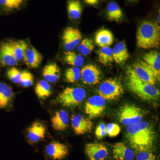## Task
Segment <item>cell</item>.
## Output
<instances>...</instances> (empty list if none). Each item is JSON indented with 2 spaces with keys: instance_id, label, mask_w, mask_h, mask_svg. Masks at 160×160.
<instances>
[{
  "instance_id": "cell-13",
  "label": "cell",
  "mask_w": 160,
  "mask_h": 160,
  "mask_svg": "<svg viewBox=\"0 0 160 160\" xmlns=\"http://www.w3.org/2000/svg\"><path fill=\"white\" fill-rule=\"evenodd\" d=\"M85 152L90 160H105L108 155L106 146L101 143H88L85 146Z\"/></svg>"
},
{
  "instance_id": "cell-16",
  "label": "cell",
  "mask_w": 160,
  "mask_h": 160,
  "mask_svg": "<svg viewBox=\"0 0 160 160\" xmlns=\"http://www.w3.org/2000/svg\"><path fill=\"white\" fill-rule=\"evenodd\" d=\"M143 61L155 75L158 82L160 79V53L155 50L147 52L143 57Z\"/></svg>"
},
{
  "instance_id": "cell-24",
  "label": "cell",
  "mask_w": 160,
  "mask_h": 160,
  "mask_svg": "<svg viewBox=\"0 0 160 160\" xmlns=\"http://www.w3.org/2000/svg\"><path fill=\"white\" fill-rule=\"evenodd\" d=\"M106 15L109 21L116 22H121L124 18L122 10L117 3L113 2L108 3L106 6Z\"/></svg>"
},
{
  "instance_id": "cell-38",
  "label": "cell",
  "mask_w": 160,
  "mask_h": 160,
  "mask_svg": "<svg viewBox=\"0 0 160 160\" xmlns=\"http://www.w3.org/2000/svg\"><path fill=\"white\" fill-rule=\"evenodd\" d=\"M83 1L87 5L92 6H97L100 2V0H83Z\"/></svg>"
},
{
  "instance_id": "cell-18",
  "label": "cell",
  "mask_w": 160,
  "mask_h": 160,
  "mask_svg": "<svg viewBox=\"0 0 160 160\" xmlns=\"http://www.w3.org/2000/svg\"><path fill=\"white\" fill-rule=\"evenodd\" d=\"M18 60L9 48L8 43H2L0 45V66H14L18 64Z\"/></svg>"
},
{
  "instance_id": "cell-30",
  "label": "cell",
  "mask_w": 160,
  "mask_h": 160,
  "mask_svg": "<svg viewBox=\"0 0 160 160\" xmlns=\"http://www.w3.org/2000/svg\"><path fill=\"white\" fill-rule=\"evenodd\" d=\"M94 48L93 41L89 39L85 38L78 45L77 49L82 55L87 56L93 51Z\"/></svg>"
},
{
  "instance_id": "cell-39",
  "label": "cell",
  "mask_w": 160,
  "mask_h": 160,
  "mask_svg": "<svg viewBox=\"0 0 160 160\" xmlns=\"http://www.w3.org/2000/svg\"><path fill=\"white\" fill-rule=\"evenodd\" d=\"M127 1H129V2H137L138 0H127Z\"/></svg>"
},
{
  "instance_id": "cell-36",
  "label": "cell",
  "mask_w": 160,
  "mask_h": 160,
  "mask_svg": "<svg viewBox=\"0 0 160 160\" xmlns=\"http://www.w3.org/2000/svg\"><path fill=\"white\" fill-rule=\"evenodd\" d=\"M136 160H157V159L151 151H143L138 152Z\"/></svg>"
},
{
  "instance_id": "cell-23",
  "label": "cell",
  "mask_w": 160,
  "mask_h": 160,
  "mask_svg": "<svg viewBox=\"0 0 160 160\" xmlns=\"http://www.w3.org/2000/svg\"><path fill=\"white\" fill-rule=\"evenodd\" d=\"M114 42V36L110 30L101 29L97 31L95 36V42L101 47H109Z\"/></svg>"
},
{
  "instance_id": "cell-14",
  "label": "cell",
  "mask_w": 160,
  "mask_h": 160,
  "mask_svg": "<svg viewBox=\"0 0 160 160\" xmlns=\"http://www.w3.org/2000/svg\"><path fill=\"white\" fill-rule=\"evenodd\" d=\"M46 132L45 125L39 121H35L27 130L28 141L30 144H36L45 138Z\"/></svg>"
},
{
  "instance_id": "cell-35",
  "label": "cell",
  "mask_w": 160,
  "mask_h": 160,
  "mask_svg": "<svg viewBox=\"0 0 160 160\" xmlns=\"http://www.w3.org/2000/svg\"><path fill=\"white\" fill-rule=\"evenodd\" d=\"M106 134L110 138L115 137L119 134L121 132L120 126L116 123H109L106 126Z\"/></svg>"
},
{
  "instance_id": "cell-11",
  "label": "cell",
  "mask_w": 160,
  "mask_h": 160,
  "mask_svg": "<svg viewBox=\"0 0 160 160\" xmlns=\"http://www.w3.org/2000/svg\"><path fill=\"white\" fill-rule=\"evenodd\" d=\"M71 122L73 131L78 135L91 132L93 129V123L91 119L79 113L72 116Z\"/></svg>"
},
{
  "instance_id": "cell-9",
  "label": "cell",
  "mask_w": 160,
  "mask_h": 160,
  "mask_svg": "<svg viewBox=\"0 0 160 160\" xmlns=\"http://www.w3.org/2000/svg\"><path fill=\"white\" fill-rule=\"evenodd\" d=\"M82 37L80 30L72 27L64 29L62 40L64 49L67 51H72L81 42Z\"/></svg>"
},
{
  "instance_id": "cell-15",
  "label": "cell",
  "mask_w": 160,
  "mask_h": 160,
  "mask_svg": "<svg viewBox=\"0 0 160 160\" xmlns=\"http://www.w3.org/2000/svg\"><path fill=\"white\" fill-rule=\"evenodd\" d=\"M43 60L41 53L32 46H28L26 49L23 61L26 66L30 69H36L41 65Z\"/></svg>"
},
{
  "instance_id": "cell-2",
  "label": "cell",
  "mask_w": 160,
  "mask_h": 160,
  "mask_svg": "<svg viewBox=\"0 0 160 160\" xmlns=\"http://www.w3.org/2000/svg\"><path fill=\"white\" fill-rule=\"evenodd\" d=\"M126 74V85L129 91L144 101L151 102L159 99V89L155 86L138 78L131 66L127 68Z\"/></svg>"
},
{
  "instance_id": "cell-21",
  "label": "cell",
  "mask_w": 160,
  "mask_h": 160,
  "mask_svg": "<svg viewBox=\"0 0 160 160\" xmlns=\"http://www.w3.org/2000/svg\"><path fill=\"white\" fill-rule=\"evenodd\" d=\"M12 88L6 83L0 82V109H8L14 97Z\"/></svg>"
},
{
  "instance_id": "cell-19",
  "label": "cell",
  "mask_w": 160,
  "mask_h": 160,
  "mask_svg": "<svg viewBox=\"0 0 160 160\" xmlns=\"http://www.w3.org/2000/svg\"><path fill=\"white\" fill-rule=\"evenodd\" d=\"M112 154L116 160H132L135 156L133 150L123 142H118L112 146Z\"/></svg>"
},
{
  "instance_id": "cell-3",
  "label": "cell",
  "mask_w": 160,
  "mask_h": 160,
  "mask_svg": "<svg viewBox=\"0 0 160 160\" xmlns=\"http://www.w3.org/2000/svg\"><path fill=\"white\" fill-rule=\"evenodd\" d=\"M137 45L143 49L158 48L160 46V27L158 24L145 20L138 27Z\"/></svg>"
},
{
  "instance_id": "cell-31",
  "label": "cell",
  "mask_w": 160,
  "mask_h": 160,
  "mask_svg": "<svg viewBox=\"0 0 160 160\" xmlns=\"http://www.w3.org/2000/svg\"><path fill=\"white\" fill-rule=\"evenodd\" d=\"M81 70L79 67H72L66 69L65 73V79L67 82H76L81 78Z\"/></svg>"
},
{
  "instance_id": "cell-12",
  "label": "cell",
  "mask_w": 160,
  "mask_h": 160,
  "mask_svg": "<svg viewBox=\"0 0 160 160\" xmlns=\"http://www.w3.org/2000/svg\"><path fill=\"white\" fill-rule=\"evenodd\" d=\"M45 152L51 159L62 160L69 155V149L65 144L54 141L46 146Z\"/></svg>"
},
{
  "instance_id": "cell-5",
  "label": "cell",
  "mask_w": 160,
  "mask_h": 160,
  "mask_svg": "<svg viewBox=\"0 0 160 160\" xmlns=\"http://www.w3.org/2000/svg\"><path fill=\"white\" fill-rule=\"evenodd\" d=\"M118 115L120 122L124 126H128L142 122L144 113L142 110L136 105L126 104L121 106Z\"/></svg>"
},
{
  "instance_id": "cell-29",
  "label": "cell",
  "mask_w": 160,
  "mask_h": 160,
  "mask_svg": "<svg viewBox=\"0 0 160 160\" xmlns=\"http://www.w3.org/2000/svg\"><path fill=\"white\" fill-rule=\"evenodd\" d=\"M98 61L104 66H109L113 62L112 49L109 47H101L98 52Z\"/></svg>"
},
{
  "instance_id": "cell-10",
  "label": "cell",
  "mask_w": 160,
  "mask_h": 160,
  "mask_svg": "<svg viewBox=\"0 0 160 160\" xmlns=\"http://www.w3.org/2000/svg\"><path fill=\"white\" fill-rule=\"evenodd\" d=\"M102 72L96 65L88 64L81 70V78L86 85H95L99 83L102 79Z\"/></svg>"
},
{
  "instance_id": "cell-25",
  "label": "cell",
  "mask_w": 160,
  "mask_h": 160,
  "mask_svg": "<svg viewBox=\"0 0 160 160\" xmlns=\"http://www.w3.org/2000/svg\"><path fill=\"white\" fill-rule=\"evenodd\" d=\"M8 44L18 61L23 60L24 53L29 45L23 40L10 41Z\"/></svg>"
},
{
  "instance_id": "cell-4",
  "label": "cell",
  "mask_w": 160,
  "mask_h": 160,
  "mask_svg": "<svg viewBox=\"0 0 160 160\" xmlns=\"http://www.w3.org/2000/svg\"><path fill=\"white\" fill-rule=\"evenodd\" d=\"M86 97V91L83 88L66 87L59 93L56 100L64 107L74 108L82 102Z\"/></svg>"
},
{
  "instance_id": "cell-17",
  "label": "cell",
  "mask_w": 160,
  "mask_h": 160,
  "mask_svg": "<svg viewBox=\"0 0 160 160\" xmlns=\"http://www.w3.org/2000/svg\"><path fill=\"white\" fill-rule=\"evenodd\" d=\"M52 126L54 130L64 131L69 127V117L66 110L57 111L51 119Z\"/></svg>"
},
{
  "instance_id": "cell-20",
  "label": "cell",
  "mask_w": 160,
  "mask_h": 160,
  "mask_svg": "<svg viewBox=\"0 0 160 160\" xmlns=\"http://www.w3.org/2000/svg\"><path fill=\"white\" fill-rule=\"evenodd\" d=\"M112 49L113 61L118 65H124L130 58L127 46L123 41L116 44Z\"/></svg>"
},
{
  "instance_id": "cell-1",
  "label": "cell",
  "mask_w": 160,
  "mask_h": 160,
  "mask_svg": "<svg viewBox=\"0 0 160 160\" xmlns=\"http://www.w3.org/2000/svg\"><path fill=\"white\" fill-rule=\"evenodd\" d=\"M126 138L132 149L136 152L151 151L154 146L155 132L152 124L146 121L127 126Z\"/></svg>"
},
{
  "instance_id": "cell-27",
  "label": "cell",
  "mask_w": 160,
  "mask_h": 160,
  "mask_svg": "<svg viewBox=\"0 0 160 160\" xmlns=\"http://www.w3.org/2000/svg\"><path fill=\"white\" fill-rule=\"evenodd\" d=\"M83 7L79 0H69L67 3L68 16L71 20L79 19L82 13Z\"/></svg>"
},
{
  "instance_id": "cell-34",
  "label": "cell",
  "mask_w": 160,
  "mask_h": 160,
  "mask_svg": "<svg viewBox=\"0 0 160 160\" xmlns=\"http://www.w3.org/2000/svg\"><path fill=\"white\" fill-rule=\"evenodd\" d=\"M7 77L10 81L15 83H19L22 76V71L15 67H12L7 72Z\"/></svg>"
},
{
  "instance_id": "cell-32",
  "label": "cell",
  "mask_w": 160,
  "mask_h": 160,
  "mask_svg": "<svg viewBox=\"0 0 160 160\" xmlns=\"http://www.w3.org/2000/svg\"><path fill=\"white\" fill-rule=\"evenodd\" d=\"M34 76L30 72L27 70L22 71V76L19 83L20 86L24 88L30 87L34 82Z\"/></svg>"
},
{
  "instance_id": "cell-28",
  "label": "cell",
  "mask_w": 160,
  "mask_h": 160,
  "mask_svg": "<svg viewBox=\"0 0 160 160\" xmlns=\"http://www.w3.org/2000/svg\"><path fill=\"white\" fill-rule=\"evenodd\" d=\"M63 60L64 62L73 67H79L82 66L84 63V58L81 55L77 54L72 51L64 52Z\"/></svg>"
},
{
  "instance_id": "cell-22",
  "label": "cell",
  "mask_w": 160,
  "mask_h": 160,
  "mask_svg": "<svg viewBox=\"0 0 160 160\" xmlns=\"http://www.w3.org/2000/svg\"><path fill=\"white\" fill-rule=\"evenodd\" d=\"M44 80L49 83H54L59 80L61 69L55 63H50L44 67L42 71Z\"/></svg>"
},
{
  "instance_id": "cell-40",
  "label": "cell",
  "mask_w": 160,
  "mask_h": 160,
  "mask_svg": "<svg viewBox=\"0 0 160 160\" xmlns=\"http://www.w3.org/2000/svg\"><path fill=\"white\" fill-rule=\"evenodd\" d=\"M158 22L160 23V12L159 13L158 16Z\"/></svg>"
},
{
  "instance_id": "cell-6",
  "label": "cell",
  "mask_w": 160,
  "mask_h": 160,
  "mask_svg": "<svg viewBox=\"0 0 160 160\" xmlns=\"http://www.w3.org/2000/svg\"><path fill=\"white\" fill-rule=\"evenodd\" d=\"M124 92L122 85L117 79H109L104 81L98 89L99 95L105 100L118 99Z\"/></svg>"
},
{
  "instance_id": "cell-7",
  "label": "cell",
  "mask_w": 160,
  "mask_h": 160,
  "mask_svg": "<svg viewBox=\"0 0 160 160\" xmlns=\"http://www.w3.org/2000/svg\"><path fill=\"white\" fill-rule=\"evenodd\" d=\"M106 100L100 95H95L89 98L86 102L85 112L90 119L100 117L104 113L106 108Z\"/></svg>"
},
{
  "instance_id": "cell-8",
  "label": "cell",
  "mask_w": 160,
  "mask_h": 160,
  "mask_svg": "<svg viewBox=\"0 0 160 160\" xmlns=\"http://www.w3.org/2000/svg\"><path fill=\"white\" fill-rule=\"evenodd\" d=\"M131 68L136 76L143 82L153 86L158 82L155 75L144 61L136 62Z\"/></svg>"
},
{
  "instance_id": "cell-26",
  "label": "cell",
  "mask_w": 160,
  "mask_h": 160,
  "mask_svg": "<svg viewBox=\"0 0 160 160\" xmlns=\"http://www.w3.org/2000/svg\"><path fill=\"white\" fill-rule=\"evenodd\" d=\"M35 92L41 100H46L52 93L51 86L49 82L44 80L39 81L35 87Z\"/></svg>"
},
{
  "instance_id": "cell-33",
  "label": "cell",
  "mask_w": 160,
  "mask_h": 160,
  "mask_svg": "<svg viewBox=\"0 0 160 160\" xmlns=\"http://www.w3.org/2000/svg\"><path fill=\"white\" fill-rule=\"evenodd\" d=\"M25 0H0V6L8 10L18 9Z\"/></svg>"
},
{
  "instance_id": "cell-37",
  "label": "cell",
  "mask_w": 160,
  "mask_h": 160,
  "mask_svg": "<svg viewBox=\"0 0 160 160\" xmlns=\"http://www.w3.org/2000/svg\"><path fill=\"white\" fill-rule=\"evenodd\" d=\"M106 125L104 123H100L98 126H97L95 135L98 139H102L106 135Z\"/></svg>"
}]
</instances>
